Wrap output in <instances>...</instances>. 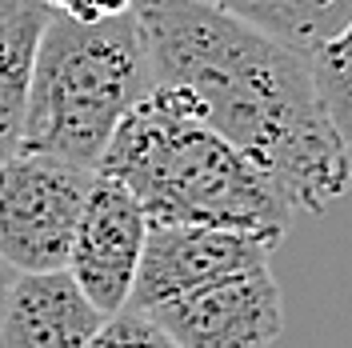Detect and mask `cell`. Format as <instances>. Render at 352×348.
Returning <instances> with one entry per match:
<instances>
[{
  "mask_svg": "<svg viewBox=\"0 0 352 348\" xmlns=\"http://www.w3.org/2000/svg\"><path fill=\"white\" fill-rule=\"evenodd\" d=\"M96 176L120 184L148 224L252 232L272 248L292 224V208L261 168L156 85L116 129Z\"/></svg>",
  "mask_w": 352,
  "mask_h": 348,
  "instance_id": "obj_2",
  "label": "cell"
},
{
  "mask_svg": "<svg viewBox=\"0 0 352 348\" xmlns=\"http://www.w3.org/2000/svg\"><path fill=\"white\" fill-rule=\"evenodd\" d=\"M48 8L65 12L72 21H109V17L129 12L132 0H48Z\"/></svg>",
  "mask_w": 352,
  "mask_h": 348,
  "instance_id": "obj_13",
  "label": "cell"
},
{
  "mask_svg": "<svg viewBox=\"0 0 352 348\" xmlns=\"http://www.w3.org/2000/svg\"><path fill=\"white\" fill-rule=\"evenodd\" d=\"M268 252L272 244L252 232L200 228V224H148L129 308L153 312L156 305L248 276L256 268H268Z\"/></svg>",
  "mask_w": 352,
  "mask_h": 348,
  "instance_id": "obj_5",
  "label": "cell"
},
{
  "mask_svg": "<svg viewBox=\"0 0 352 348\" xmlns=\"http://www.w3.org/2000/svg\"><path fill=\"white\" fill-rule=\"evenodd\" d=\"M148 316L173 336L176 348H272L285 332V296L272 268H256L156 305Z\"/></svg>",
  "mask_w": 352,
  "mask_h": 348,
  "instance_id": "obj_6",
  "label": "cell"
},
{
  "mask_svg": "<svg viewBox=\"0 0 352 348\" xmlns=\"http://www.w3.org/2000/svg\"><path fill=\"white\" fill-rule=\"evenodd\" d=\"M48 17V0H0V164L21 153L28 88Z\"/></svg>",
  "mask_w": 352,
  "mask_h": 348,
  "instance_id": "obj_9",
  "label": "cell"
},
{
  "mask_svg": "<svg viewBox=\"0 0 352 348\" xmlns=\"http://www.w3.org/2000/svg\"><path fill=\"white\" fill-rule=\"evenodd\" d=\"M12 281H16V272L0 264V325H4V308H8V292H12Z\"/></svg>",
  "mask_w": 352,
  "mask_h": 348,
  "instance_id": "obj_14",
  "label": "cell"
},
{
  "mask_svg": "<svg viewBox=\"0 0 352 348\" xmlns=\"http://www.w3.org/2000/svg\"><path fill=\"white\" fill-rule=\"evenodd\" d=\"M153 85L248 156L292 217H320L352 180L305 52L200 0H132Z\"/></svg>",
  "mask_w": 352,
  "mask_h": 348,
  "instance_id": "obj_1",
  "label": "cell"
},
{
  "mask_svg": "<svg viewBox=\"0 0 352 348\" xmlns=\"http://www.w3.org/2000/svg\"><path fill=\"white\" fill-rule=\"evenodd\" d=\"M96 173L41 153L0 164V264L16 276L60 272Z\"/></svg>",
  "mask_w": 352,
  "mask_h": 348,
  "instance_id": "obj_4",
  "label": "cell"
},
{
  "mask_svg": "<svg viewBox=\"0 0 352 348\" xmlns=\"http://www.w3.org/2000/svg\"><path fill=\"white\" fill-rule=\"evenodd\" d=\"M104 320L109 316L80 292L68 268L28 272L12 281L0 348H88Z\"/></svg>",
  "mask_w": 352,
  "mask_h": 348,
  "instance_id": "obj_8",
  "label": "cell"
},
{
  "mask_svg": "<svg viewBox=\"0 0 352 348\" xmlns=\"http://www.w3.org/2000/svg\"><path fill=\"white\" fill-rule=\"evenodd\" d=\"M312 85H316V96L329 112L336 136L344 140V149L352 153V21L324 41L312 56Z\"/></svg>",
  "mask_w": 352,
  "mask_h": 348,
  "instance_id": "obj_11",
  "label": "cell"
},
{
  "mask_svg": "<svg viewBox=\"0 0 352 348\" xmlns=\"http://www.w3.org/2000/svg\"><path fill=\"white\" fill-rule=\"evenodd\" d=\"M153 92V61L136 17L72 21L52 12L44 24L21 153H41L96 173L116 129Z\"/></svg>",
  "mask_w": 352,
  "mask_h": 348,
  "instance_id": "obj_3",
  "label": "cell"
},
{
  "mask_svg": "<svg viewBox=\"0 0 352 348\" xmlns=\"http://www.w3.org/2000/svg\"><path fill=\"white\" fill-rule=\"evenodd\" d=\"M144 237H148L144 208L120 184L96 176L65 268L104 316H116V312L129 308L140 252H144Z\"/></svg>",
  "mask_w": 352,
  "mask_h": 348,
  "instance_id": "obj_7",
  "label": "cell"
},
{
  "mask_svg": "<svg viewBox=\"0 0 352 348\" xmlns=\"http://www.w3.org/2000/svg\"><path fill=\"white\" fill-rule=\"evenodd\" d=\"M232 21L312 56L352 21V0H200Z\"/></svg>",
  "mask_w": 352,
  "mask_h": 348,
  "instance_id": "obj_10",
  "label": "cell"
},
{
  "mask_svg": "<svg viewBox=\"0 0 352 348\" xmlns=\"http://www.w3.org/2000/svg\"><path fill=\"white\" fill-rule=\"evenodd\" d=\"M88 348H176V345L148 312L124 308V312L104 320V328L88 340Z\"/></svg>",
  "mask_w": 352,
  "mask_h": 348,
  "instance_id": "obj_12",
  "label": "cell"
}]
</instances>
